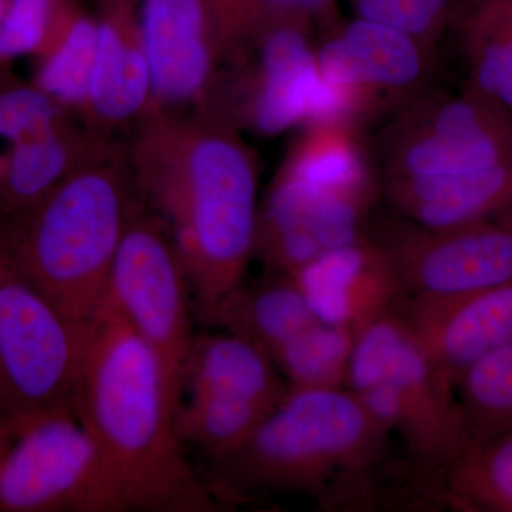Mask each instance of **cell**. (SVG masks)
Here are the masks:
<instances>
[{
  "label": "cell",
  "mask_w": 512,
  "mask_h": 512,
  "mask_svg": "<svg viewBox=\"0 0 512 512\" xmlns=\"http://www.w3.org/2000/svg\"><path fill=\"white\" fill-rule=\"evenodd\" d=\"M204 320L247 340L272 359L276 350L318 319L291 276L272 272L255 284L242 281Z\"/></svg>",
  "instance_id": "7402d4cb"
},
{
  "label": "cell",
  "mask_w": 512,
  "mask_h": 512,
  "mask_svg": "<svg viewBox=\"0 0 512 512\" xmlns=\"http://www.w3.org/2000/svg\"><path fill=\"white\" fill-rule=\"evenodd\" d=\"M180 400L153 346L100 303L84 322L73 410L99 450L119 511L217 510V495L175 431Z\"/></svg>",
  "instance_id": "7a4b0ae2"
},
{
  "label": "cell",
  "mask_w": 512,
  "mask_h": 512,
  "mask_svg": "<svg viewBox=\"0 0 512 512\" xmlns=\"http://www.w3.org/2000/svg\"><path fill=\"white\" fill-rule=\"evenodd\" d=\"M278 171L329 190L382 198L366 127L345 117L303 124Z\"/></svg>",
  "instance_id": "d6986e66"
},
{
  "label": "cell",
  "mask_w": 512,
  "mask_h": 512,
  "mask_svg": "<svg viewBox=\"0 0 512 512\" xmlns=\"http://www.w3.org/2000/svg\"><path fill=\"white\" fill-rule=\"evenodd\" d=\"M402 301L360 330L345 387L399 436L414 466L439 484L468 441L466 424L454 384L434 363Z\"/></svg>",
  "instance_id": "5b68a950"
},
{
  "label": "cell",
  "mask_w": 512,
  "mask_h": 512,
  "mask_svg": "<svg viewBox=\"0 0 512 512\" xmlns=\"http://www.w3.org/2000/svg\"><path fill=\"white\" fill-rule=\"evenodd\" d=\"M130 170L170 232L204 319L244 281L254 256L255 153L220 111L184 120L153 110L134 138Z\"/></svg>",
  "instance_id": "6da1fadb"
},
{
  "label": "cell",
  "mask_w": 512,
  "mask_h": 512,
  "mask_svg": "<svg viewBox=\"0 0 512 512\" xmlns=\"http://www.w3.org/2000/svg\"><path fill=\"white\" fill-rule=\"evenodd\" d=\"M466 87L512 111V0H474L461 22Z\"/></svg>",
  "instance_id": "cb8c5ba5"
},
{
  "label": "cell",
  "mask_w": 512,
  "mask_h": 512,
  "mask_svg": "<svg viewBox=\"0 0 512 512\" xmlns=\"http://www.w3.org/2000/svg\"><path fill=\"white\" fill-rule=\"evenodd\" d=\"M315 40L322 79L348 97L353 114L367 127L436 86V47L400 30L353 18L323 20Z\"/></svg>",
  "instance_id": "8fae6325"
},
{
  "label": "cell",
  "mask_w": 512,
  "mask_h": 512,
  "mask_svg": "<svg viewBox=\"0 0 512 512\" xmlns=\"http://www.w3.org/2000/svg\"><path fill=\"white\" fill-rule=\"evenodd\" d=\"M185 390L275 409L289 386L268 353L227 332L194 336L185 360L181 396Z\"/></svg>",
  "instance_id": "ffe728a7"
},
{
  "label": "cell",
  "mask_w": 512,
  "mask_h": 512,
  "mask_svg": "<svg viewBox=\"0 0 512 512\" xmlns=\"http://www.w3.org/2000/svg\"><path fill=\"white\" fill-rule=\"evenodd\" d=\"M380 181L439 177L512 161V111L439 84L390 114L370 138Z\"/></svg>",
  "instance_id": "52a82bcc"
},
{
  "label": "cell",
  "mask_w": 512,
  "mask_h": 512,
  "mask_svg": "<svg viewBox=\"0 0 512 512\" xmlns=\"http://www.w3.org/2000/svg\"><path fill=\"white\" fill-rule=\"evenodd\" d=\"M6 3H8V0H0V19H2L3 12H5Z\"/></svg>",
  "instance_id": "836d02e7"
},
{
  "label": "cell",
  "mask_w": 512,
  "mask_h": 512,
  "mask_svg": "<svg viewBox=\"0 0 512 512\" xmlns=\"http://www.w3.org/2000/svg\"><path fill=\"white\" fill-rule=\"evenodd\" d=\"M191 293L187 272L164 222L133 210L101 303L153 346L180 390L194 340Z\"/></svg>",
  "instance_id": "9c48e42d"
},
{
  "label": "cell",
  "mask_w": 512,
  "mask_h": 512,
  "mask_svg": "<svg viewBox=\"0 0 512 512\" xmlns=\"http://www.w3.org/2000/svg\"><path fill=\"white\" fill-rule=\"evenodd\" d=\"M357 330L316 320L272 355L289 389L345 387Z\"/></svg>",
  "instance_id": "484cf974"
},
{
  "label": "cell",
  "mask_w": 512,
  "mask_h": 512,
  "mask_svg": "<svg viewBox=\"0 0 512 512\" xmlns=\"http://www.w3.org/2000/svg\"><path fill=\"white\" fill-rule=\"evenodd\" d=\"M289 276L316 319L357 332L404 296L389 255L370 232L330 249Z\"/></svg>",
  "instance_id": "9a60e30c"
},
{
  "label": "cell",
  "mask_w": 512,
  "mask_h": 512,
  "mask_svg": "<svg viewBox=\"0 0 512 512\" xmlns=\"http://www.w3.org/2000/svg\"><path fill=\"white\" fill-rule=\"evenodd\" d=\"M57 13V0H8L0 19V62L46 56L73 22Z\"/></svg>",
  "instance_id": "f1b7e54d"
},
{
  "label": "cell",
  "mask_w": 512,
  "mask_h": 512,
  "mask_svg": "<svg viewBox=\"0 0 512 512\" xmlns=\"http://www.w3.org/2000/svg\"><path fill=\"white\" fill-rule=\"evenodd\" d=\"M393 217L417 227L446 229L512 211V161L439 177L382 181Z\"/></svg>",
  "instance_id": "e0dca14e"
},
{
  "label": "cell",
  "mask_w": 512,
  "mask_h": 512,
  "mask_svg": "<svg viewBox=\"0 0 512 512\" xmlns=\"http://www.w3.org/2000/svg\"><path fill=\"white\" fill-rule=\"evenodd\" d=\"M356 18L380 23L436 47L457 0H348Z\"/></svg>",
  "instance_id": "f546056e"
},
{
  "label": "cell",
  "mask_w": 512,
  "mask_h": 512,
  "mask_svg": "<svg viewBox=\"0 0 512 512\" xmlns=\"http://www.w3.org/2000/svg\"><path fill=\"white\" fill-rule=\"evenodd\" d=\"M379 195L329 190L276 173L259 205L254 255L292 275L330 249L369 234Z\"/></svg>",
  "instance_id": "4fadbf2b"
},
{
  "label": "cell",
  "mask_w": 512,
  "mask_h": 512,
  "mask_svg": "<svg viewBox=\"0 0 512 512\" xmlns=\"http://www.w3.org/2000/svg\"><path fill=\"white\" fill-rule=\"evenodd\" d=\"M124 163L119 151L94 161L0 224V241L22 271L76 323L99 309L134 210L133 175Z\"/></svg>",
  "instance_id": "277c9868"
},
{
  "label": "cell",
  "mask_w": 512,
  "mask_h": 512,
  "mask_svg": "<svg viewBox=\"0 0 512 512\" xmlns=\"http://www.w3.org/2000/svg\"><path fill=\"white\" fill-rule=\"evenodd\" d=\"M138 29L150 69L151 110L207 100L225 57L207 0H143Z\"/></svg>",
  "instance_id": "5bb4252c"
},
{
  "label": "cell",
  "mask_w": 512,
  "mask_h": 512,
  "mask_svg": "<svg viewBox=\"0 0 512 512\" xmlns=\"http://www.w3.org/2000/svg\"><path fill=\"white\" fill-rule=\"evenodd\" d=\"M99 23L76 18L62 40L42 57L36 86L49 94L63 109L83 110L89 94Z\"/></svg>",
  "instance_id": "83f0119b"
},
{
  "label": "cell",
  "mask_w": 512,
  "mask_h": 512,
  "mask_svg": "<svg viewBox=\"0 0 512 512\" xmlns=\"http://www.w3.org/2000/svg\"><path fill=\"white\" fill-rule=\"evenodd\" d=\"M369 232L413 301H447L512 281V211L446 229L390 215L372 222Z\"/></svg>",
  "instance_id": "30bf717a"
},
{
  "label": "cell",
  "mask_w": 512,
  "mask_h": 512,
  "mask_svg": "<svg viewBox=\"0 0 512 512\" xmlns=\"http://www.w3.org/2000/svg\"><path fill=\"white\" fill-rule=\"evenodd\" d=\"M97 134L62 126L10 144L0 158V224L19 217L80 168L116 153Z\"/></svg>",
  "instance_id": "ac0fdd59"
},
{
  "label": "cell",
  "mask_w": 512,
  "mask_h": 512,
  "mask_svg": "<svg viewBox=\"0 0 512 512\" xmlns=\"http://www.w3.org/2000/svg\"><path fill=\"white\" fill-rule=\"evenodd\" d=\"M63 107L33 84L0 87V138L10 144L42 136L66 123Z\"/></svg>",
  "instance_id": "4dcf8cb0"
},
{
  "label": "cell",
  "mask_w": 512,
  "mask_h": 512,
  "mask_svg": "<svg viewBox=\"0 0 512 512\" xmlns=\"http://www.w3.org/2000/svg\"><path fill=\"white\" fill-rule=\"evenodd\" d=\"M0 512H119L73 407L0 413Z\"/></svg>",
  "instance_id": "8992f818"
},
{
  "label": "cell",
  "mask_w": 512,
  "mask_h": 512,
  "mask_svg": "<svg viewBox=\"0 0 512 512\" xmlns=\"http://www.w3.org/2000/svg\"><path fill=\"white\" fill-rule=\"evenodd\" d=\"M393 433L346 387L289 389L234 453L215 463L217 488L296 491L329 510L379 504Z\"/></svg>",
  "instance_id": "3957f363"
},
{
  "label": "cell",
  "mask_w": 512,
  "mask_h": 512,
  "mask_svg": "<svg viewBox=\"0 0 512 512\" xmlns=\"http://www.w3.org/2000/svg\"><path fill=\"white\" fill-rule=\"evenodd\" d=\"M225 57L247 45L264 22V0H207Z\"/></svg>",
  "instance_id": "1f68e13d"
},
{
  "label": "cell",
  "mask_w": 512,
  "mask_h": 512,
  "mask_svg": "<svg viewBox=\"0 0 512 512\" xmlns=\"http://www.w3.org/2000/svg\"><path fill=\"white\" fill-rule=\"evenodd\" d=\"M153 106L150 69L137 23L119 18L99 22L86 111L101 126L146 116Z\"/></svg>",
  "instance_id": "44dd1931"
},
{
  "label": "cell",
  "mask_w": 512,
  "mask_h": 512,
  "mask_svg": "<svg viewBox=\"0 0 512 512\" xmlns=\"http://www.w3.org/2000/svg\"><path fill=\"white\" fill-rule=\"evenodd\" d=\"M274 409L217 394L188 393L175 413V431L191 446L218 463L234 453Z\"/></svg>",
  "instance_id": "d4e9b609"
},
{
  "label": "cell",
  "mask_w": 512,
  "mask_h": 512,
  "mask_svg": "<svg viewBox=\"0 0 512 512\" xmlns=\"http://www.w3.org/2000/svg\"><path fill=\"white\" fill-rule=\"evenodd\" d=\"M312 26L293 19L262 22L245 45L255 60L237 82L238 106L229 120L271 137L338 113V94L319 73Z\"/></svg>",
  "instance_id": "7c38bea8"
},
{
  "label": "cell",
  "mask_w": 512,
  "mask_h": 512,
  "mask_svg": "<svg viewBox=\"0 0 512 512\" xmlns=\"http://www.w3.org/2000/svg\"><path fill=\"white\" fill-rule=\"evenodd\" d=\"M336 0H264V20L293 19L315 23L335 15Z\"/></svg>",
  "instance_id": "d6a6232c"
},
{
  "label": "cell",
  "mask_w": 512,
  "mask_h": 512,
  "mask_svg": "<svg viewBox=\"0 0 512 512\" xmlns=\"http://www.w3.org/2000/svg\"><path fill=\"white\" fill-rule=\"evenodd\" d=\"M454 387L468 440L512 430V339L467 367Z\"/></svg>",
  "instance_id": "4316f807"
},
{
  "label": "cell",
  "mask_w": 512,
  "mask_h": 512,
  "mask_svg": "<svg viewBox=\"0 0 512 512\" xmlns=\"http://www.w3.org/2000/svg\"><path fill=\"white\" fill-rule=\"evenodd\" d=\"M439 500L460 511L512 512V430L468 440L441 474Z\"/></svg>",
  "instance_id": "603a6c76"
},
{
  "label": "cell",
  "mask_w": 512,
  "mask_h": 512,
  "mask_svg": "<svg viewBox=\"0 0 512 512\" xmlns=\"http://www.w3.org/2000/svg\"><path fill=\"white\" fill-rule=\"evenodd\" d=\"M402 308L434 363L454 386L467 367L512 339V281L447 301H413L404 296Z\"/></svg>",
  "instance_id": "2e32d148"
},
{
  "label": "cell",
  "mask_w": 512,
  "mask_h": 512,
  "mask_svg": "<svg viewBox=\"0 0 512 512\" xmlns=\"http://www.w3.org/2000/svg\"><path fill=\"white\" fill-rule=\"evenodd\" d=\"M83 336L0 241V413L73 407Z\"/></svg>",
  "instance_id": "ba28073f"
}]
</instances>
